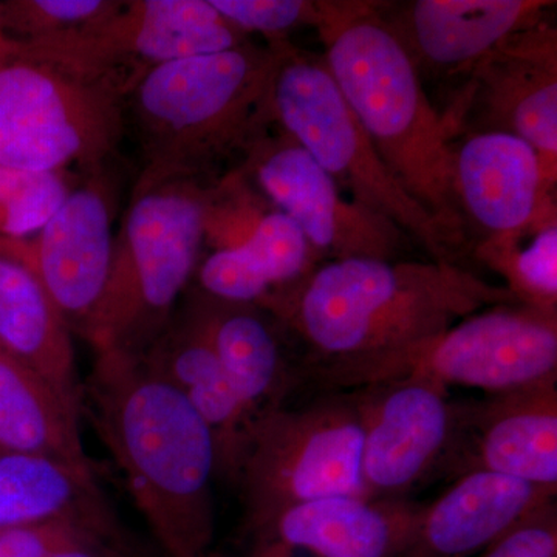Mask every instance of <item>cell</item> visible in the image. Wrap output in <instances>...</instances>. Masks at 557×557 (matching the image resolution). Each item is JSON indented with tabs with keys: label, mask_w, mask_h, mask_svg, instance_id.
Returning <instances> with one entry per match:
<instances>
[{
	"label": "cell",
	"mask_w": 557,
	"mask_h": 557,
	"mask_svg": "<svg viewBox=\"0 0 557 557\" xmlns=\"http://www.w3.org/2000/svg\"><path fill=\"white\" fill-rule=\"evenodd\" d=\"M516 302L443 260H329L259 307L309 347L313 379L348 391L384 359L435 338L480 310Z\"/></svg>",
	"instance_id": "6da1fadb"
},
{
	"label": "cell",
	"mask_w": 557,
	"mask_h": 557,
	"mask_svg": "<svg viewBox=\"0 0 557 557\" xmlns=\"http://www.w3.org/2000/svg\"><path fill=\"white\" fill-rule=\"evenodd\" d=\"M95 357L83 401L135 504L172 557H201L214 533V434L141 354Z\"/></svg>",
	"instance_id": "7a4b0ae2"
},
{
	"label": "cell",
	"mask_w": 557,
	"mask_h": 557,
	"mask_svg": "<svg viewBox=\"0 0 557 557\" xmlns=\"http://www.w3.org/2000/svg\"><path fill=\"white\" fill-rule=\"evenodd\" d=\"M325 65L348 108L406 193L467 247L453 127L429 101L420 69L379 5L321 2Z\"/></svg>",
	"instance_id": "3957f363"
},
{
	"label": "cell",
	"mask_w": 557,
	"mask_h": 557,
	"mask_svg": "<svg viewBox=\"0 0 557 557\" xmlns=\"http://www.w3.org/2000/svg\"><path fill=\"white\" fill-rule=\"evenodd\" d=\"M281 42L247 40L145 73L126 102V131L141 152L137 183H211L220 164L244 157L273 124L270 91Z\"/></svg>",
	"instance_id": "277c9868"
},
{
	"label": "cell",
	"mask_w": 557,
	"mask_h": 557,
	"mask_svg": "<svg viewBox=\"0 0 557 557\" xmlns=\"http://www.w3.org/2000/svg\"><path fill=\"white\" fill-rule=\"evenodd\" d=\"M137 83L0 38V166L89 172L112 163L126 137V102Z\"/></svg>",
	"instance_id": "5b68a950"
},
{
	"label": "cell",
	"mask_w": 557,
	"mask_h": 557,
	"mask_svg": "<svg viewBox=\"0 0 557 557\" xmlns=\"http://www.w3.org/2000/svg\"><path fill=\"white\" fill-rule=\"evenodd\" d=\"M207 185L185 178L135 182L86 339L95 351L141 354L170 325L201 260Z\"/></svg>",
	"instance_id": "8992f818"
},
{
	"label": "cell",
	"mask_w": 557,
	"mask_h": 557,
	"mask_svg": "<svg viewBox=\"0 0 557 557\" xmlns=\"http://www.w3.org/2000/svg\"><path fill=\"white\" fill-rule=\"evenodd\" d=\"M270 109L278 129L306 149L341 190L394 222L432 260L457 263L463 249L388 171L322 58L282 40Z\"/></svg>",
	"instance_id": "52a82bcc"
},
{
	"label": "cell",
	"mask_w": 557,
	"mask_h": 557,
	"mask_svg": "<svg viewBox=\"0 0 557 557\" xmlns=\"http://www.w3.org/2000/svg\"><path fill=\"white\" fill-rule=\"evenodd\" d=\"M361 457L362 416L355 391L259 413L233 475L247 527L318 498L366 496Z\"/></svg>",
	"instance_id": "ba28073f"
},
{
	"label": "cell",
	"mask_w": 557,
	"mask_h": 557,
	"mask_svg": "<svg viewBox=\"0 0 557 557\" xmlns=\"http://www.w3.org/2000/svg\"><path fill=\"white\" fill-rule=\"evenodd\" d=\"M401 376L432 380L448 391L478 388L486 397L556 380V314L518 302L480 310L366 370L350 391Z\"/></svg>",
	"instance_id": "9c48e42d"
},
{
	"label": "cell",
	"mask_w": 557,
	"mask_h": 557,
	"mask_svg": "<svg viewBox=\"0 0 557 557\" xmlns=\"http://www.w3.org/2000/svg\"><path fill=\"white\" fill-rule=\"evenodd\" d=\"M247 40V33L209 0H124L116 13L89 27L17 46L89 73H124L139 81L157 65L231 50Z\"/></svg>",
	"instance_id": "30bf717a"
},
{
	"label": "cell",
	"mask_w": 557,
	"mask_h": 557,
	"mask_svg": "<svg viewBox=\"0 0 557 557\" xmlns=\"http://www.w3.org/2000/svg\"><path fill=\"white\" fill-rule=\"evenodd\" d=\"M239 168L278 211L295 220L313 252L332 260H395L409 239L384 215L347 199L335 180L274 123L245 150Z\"/></svg>",
	"instance_id": "8fae6325"
},
{
	"label": "cell",
	"mask_w": 557,
	"mask_h": 557,
	"mask_svg": "<svg viewBox=\"0 0 557 557\" xmlns=\"http://www.w3.org/2000/svg\"><path fill=\"white\" fill-rule=\"evenodd\" d=\"M361 475L370 498H408L456 453L463 406L435 381L401 376L361 388Z\"/></svg>",
	"instance_id": "7c38bea8"
},
{
	"label": "cell",
	"mask_w": 557,
	"mask_h": 557,
	"mask_svg": "<svg viewBox=\"0 0 557 557\" xmlns=\"http://www.w3.org/2000/svg\"><path fill=\"white\" fill-rule=\"evenodd\" d=\"M112 163L86 172L69 199L27 240L44 287L72 335L87 339L100 307L115 245L119 177Z\"/></svg>",
	"instance_id": "4fadbf2b"
},
{
	"label": "cell",
	"mask_w": 557,
	"mask_h": 557,
	"mask_svg": "<svg viewBox=\"0 0 557 557\" xmlns=\"http://www.w3.org/2000/svg\"><path fill=\"white\" fill-rule=\"evenodd\" d=\"M423 508L410 498H318L248 528L247 557H403Z\"/></svg>",
	"instance_id": "5bb4252c"
},
{
	"label": "cell",
	"mask_w": 557,
	"mask_h": 557,
	"mask_svg": "<svg viewBox=\"0 0 557 557\" xmlns=\"http://www.w3.org/2000/svg\"><path fill=\"white\" fill-rule=\"evenodd\" d=\"M472 72L471 102L478 101L487 131L522 138L541 159L548 186L556 183V32L539 22L516 33Z\"/></svg>",
	"instance_id": "9a60e30c"
},
{
	"label": "cell",
	"mask_w": 557,
	"mask_h": 557,
	"mask_svg": "<svg viewBox=\"0 0 557 557\" xmlns=\"http://www.w3.org/2000/svg\"><path fill=\"white\" fill-rule=\"evenodd\" d=\"M557 490L486 469H468L424 504L403 557H475L549 502Z\"/></svg>",
	"instance_id": "2e32d148"
},
{
	"label": "cell",
	"mask_w": 557,
	"mask_h": 557,
	"mask_svg": "<svg viewBox=\"0 0 557 557\" xmlns=\"http://www.w3.org/2000/svg\"><path fill=\"white\" fill-rule=\"evenodd\" d=\"M461 434L472 442L469 469L557 490V379L463 408Z\"/></svg>",
	"instance_id": "e0dca14e"
},
{
	"label": "cell",
	"mask_w": 557,
	"mask_h": 557,
	"mask_svg": "<svg viewBox=\"0 0 557 557\" xmlns=\"http://www.w3.org/2000/svg\"><path fill=\"white\" fill-rule=\"evenodd\" d=\"M180 317L214 351L220 366L252 416L282 405L292 369L282 348L276 319L255 304L230 302L186 292Z\"/></svg>",
	"instance_id": "ac0fdd59"
},
{
	"label": "cell",
	"mask_w": 557,
	"mask_h": 557,
	"mask_svg": "<svg viewBox=\"0 0 557 557\" xmlns=\"http://www.w3.org/2000/svg\"><path fill=\"white\" fill-rule=\"evenodd\" d=\"M549 5L537 0H417L388 21L417 65L460 73L516 33L537 25Z\"/></svg>",
	"instance_id": "d6986e66"
},
{
	"label": "cell",
	"mask_w": 557,
	"mask_h": 557,
	"mask_svg": "<svg viewBox=\"0 0 557 557\" xmlns=\"http://www.w3.org/2000/svg\"><path fill=\"white\" fill-rule=\"evenodd\" d=\"M456 189L465 218L490 233H512L549 196L536 150L507 132L482 131L454 148Z\"/></svg>",
	"instance_id": "ffe728a7"
},
{
	"label": "cell",
	"mask_w": 557,
	"mask_h": 557,
	"mask_svg": "<svg viewBox=\"0 0 557 557\" xmlns=\"http://www.w3.org/2000/svg\"><path fill=\"white\" fill-rule=\"evenodd\" d=\"M72 336L40 281L27 240L0 239V347L83 409Z\"/></svg>",
	"instance_id": "44dd1931"
},
{
	"label": "cell",
	"mask_w": 557,
	"mask_h": 557,
	"mask_svg": "<svg viewBox=\"0 0 557 557\" xmlns=\"http://www.w3.org/2000/svg\"><path fill=\"white\" fill-rule=\"evenodd\" d=\"M143 358L185 395L218 443L219 472L233 479L255 416L244 405L214 351L177 311Z\"/></svg>",
	"instance_id": "7402d4cb"
},
{
	"label": "cell",
	"mask_w": 557,
	"mask_h": 557,
	"mask_svg": "<svg viewBox=\"0 0 557 557\" xmlns=\"http://www.w3.org/2000/svg\"><path fill=\"white\" fill-rule=\"evenodd\" d=\"M79 417L81 409L49 380L0 347V454L91 469Z\"/></svg>",
	"instance_id": "603a6c76"
},
{
	"label": "cell",
	"mask_w": 557,
	"mask_h": 557,
	"mask_svg": "<svg viewBox=\"0 0 557 557\" xmlns=\"http://www.w3.org/2000/svg\"><path fill=\"white\" fill-rule=\"evenodd\" d=\"M95 511L104 509L91 469L0 454V533L57 516Z\"/></svg>",
	"instance_id": "cb8c5ba5"
},
{
	"label": "cell",
	"mask_w": 557,
	"mask_h": 557,
	"mask_svg": "<svg viewBox=\"0 0 557 557\" xmlns=\"http://www.w3.org/2000/svg\"><path fill=\"white\" fill-rule=\"evenodd\" d=\"M527 244L518 231L487 237L475 256L505 278V288L516 302L556 314L557 309V225L552 197L541 205L525 226Z\"/></svg>",
	"instance_id": "d4e9b609"
},
{
	"label": "cell",
	"mask_w": 557,
	"mask_h": 557,
	"mask_svg": "<svg viewBox=\"0 0 557 557\" xmlns=\"http://www.w3.org/2000/svg\"><path fill=\"white\" fill-rule=\"evenodd\" d=\"M86 172L0 166V239L28 240L62 207Z\"/></svg>",
	"instance_id": "484cf974"
},
{
	"label": "cell",
	"mask_w": 557,
	"mask_h": 557,
	"mask_svg": "<svg viewBox=\"0 0 557 557\" xmlns=\"http://www.w3.org/2000/svg\"><path fill=\"white\" fill-rule=\"evenodd\" d=\"M273 208L239 166L225 172L205 188L201 203L205 247L211 251L244 247L260 220Z\"/></svg>",
	"instance_id": "4316f807"
},
{
	"label": "cell",
	"mask_w": 557,
	"mask_h": 557,
	"mask_svg": "<svg viewBox=\"0 0 557 557\" xmlns=\"http://www.w3.org/2000/svg\"><path fill=\"white\" fill-rule=\"evenodd\" d=\"M124 0H0V38L33 44L60 38L112 16Z\"/></svg>",
	"instance_id": "83f0119b"
},
{
	"label": "cell",
	"mask_w": 557,
	"mask_h": 557,
	"mask_svg": "<svg viewBox=\"0 0 557 557\" xmlns=\"http://www.w3.org/2000/svg\"><path fill=\"white\" fill-rule=\"evenodd\" d=\"M109 534L104 511L72 512L0 533V557H53L64 549L100 544Z\"/></svg>",
	"instance_id": "f1b7e54d"
},
{
	"label": "cell",
	"mask_w": 557,
	"mask_h": 557,
	"mask_svg": "<svg viewBox=\"0 0 557 557\" xmlns=\"http://www.w3.org/2000/svg\"><path fill=\"white\" fill-rule=\"evenodd\" d=\"M222 16L242 32L260 33L270 42L288 40V33L317 27L321 2L309 0H209Z\"/></svg>",
	"instance_id": "f546056e"
},
{
	"label": "cell",
	"mask_w": 557,
	"mask_h": 557,
	"mask_svg": "<svg viewBox=\"0 0 557 557\" xmlns=\"http://www.w3.org/2000/svg\"><path fill=\"white\" fill-rule=\"evenodd\" d=\"M475 557H557L556 500L539 509Z\"/></svg>",
	"instance_id": "4dcf8cb0"
},
{
	"label": "cell",
	"mask_w": 557,
	"mask_h": 557,
	"mask_svg": "<svg viewBox=\"0 0 557 557\" xmlns=\"http://www.w3.org/2000/svg\"><path fill=\"white\" fill-rule=\"evenodd\" d=\"M53 557H115V553L110 552L106 542L100 544L81 545V547H73L58 553Z\"/></svg>",
	"instance_id": "1f68e13d"
}]
</instances>
